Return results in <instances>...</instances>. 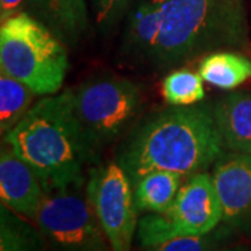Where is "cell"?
<instances>
[{
    "instance_id": "4fadbf2b",
    "label": "cell",
    "mask_w": 251,
    "mask_h": 251,
    "mask_svg": "<svg viewBox=\"0 0 251 251\" xmlns=\"http://www.w3.org/2000/svg\"><path fill=\"white\" fill-rule=\"evenodd\" d=\"M162 27L161 0H140L130 13L125 34L126 53L148 60Z\"/></svg>"
},
{
    "instance_id": "8992f818",
    "label": "cell",
    "mask_w": 251,
    "mask_h": 251,
    "mask_svg": "<svg viewBox=\"0 0 251 251\" xmlns=\"http://www.w3.org/2000/svg\"><path fill=\"white\" fill-rule=\"evenodd\" d=\"M224 209L211 173L188 177L172 205L161 214H147L138 221L137 239L147 249L181 236H201L222 225Z\"/></svg>"
},
{
    "instance_id": "e0dca14e",
    "label": "cell",
    "mask_w": 251,
    "mask_h": 251,
    "mask_svg": "<svg viewBox=\"0 0 251 251\" xmlns=\"http://www.w3.org/2000/svg\"><path fill=\"white\" fill-rule=\"evenodd\" d=\"M35 92L25 84L0 72V133L1 137L23 120L34 106Z\"/></svg>"
},
{
    "instance_id": "5bb4252c",
    "label": "cell",
    "mask_w": 251,
    "mask_h": 251,
    "mask_svg": "<svg viewBox=\"0 0 251 251\" xmlns=\"http://www.w3.org/2000/svg\"><path fill=\"white\" fill-rule=\"evenodd\" d=\"M186 180L187 179L179 173L168 171H153L143 175L133 183L138 212H165L175 201Z\"/></svg>"
},
{
    "instance_id": "9a60e30c",
    "label": "cell",
    "mask_w": 251,
    "mask_h": 251,
    "mask_svg": "<svg viewBox=\"0 0 251 251\" xmlns=\"http://www.w3.org/2000/svg\"><path fill=\"white\" fill-rule=\"evenodd\" d=\"M204 82L219 90H234L251 78V60L234 50L206 54L198 66Z\"/></svg>"
},
{
    "instance_id": "7402d4cb",
    "label": "cell",
    "mask_w": 251,
    "mask_h": 251,
    "mask_svg": "<svg viewBox=\"0 0 251 251\" xmlns=\"http://www.w3.org/2000/svg\"><path fill=\"white\" fill-rule=\"evenodd\" d=\"M219 251H244V249H242V247H224Z\"/></svg>"
},
{
    "instance_id": "44dd1931",
    "label": "cell",
    "mask_w": 251,
    "mask_h": 251,
    "mask_svg": "<svg viewBox=\"0 0 251 251\" xmlns=\"http://www.w3.org/2000/svg\"><path fill=\"white\" fill-rule=\"evenodd\" d=\"M25 6H28V0H0V21L24 11Z\"/></svg>"
},
{
    "instance_id": "d6986e66",
    "label": "cell",
    "mask_w": 251,
    "mask_h": 251,
    "mask_svg": "<svg viewBox=\"0 0 251 251\" xmlns=\"http://www.w3.org/2000/svg\"><path fill=\"white\" fill-rule=\"evenodd\" d=\"M229 232H232V229L224 225V227L218 226L215 230L201 236L175 237L147 247V251H219L224 249L222 244L227 240Z\"/></svg>"
},
{
    "instance_id": "2e32d148",
    "label": "cell",
    "mask_w": 251,
    "mask_h": 251,
    "mask_svg": "<svg viewBox=\"0 0 251 251\" xmlns=\"http://www.w3.org/2000/svg\"><path fill=\"white\" fill-rule=\"evenodd\" d=\"M27 219L0 205V251H45V236Z\"/></svg>"
},
{
    "instance_id": "30bf717a",
    "label": "cell",
    "mask_w": 251,
    "mask_h": 251,
    "mask_svg": "<svg viewBox=\"0 0 251 251\" xmlns=\"http://www.w3.org/2000/svg\"><path fill=\"white\" fill-rule=\"evenodd\" d=\"M44 194L45 187L32 166L3 141L0 151L1 204L34 221Z\"/></svg>"
},
{
    "instance_id": "9c48e42d",
    "label": "cell",
    "mask_w": 251,
    "mask_h": 251,
    "mask_svg": "<svg viewBox=\"0 0 251 251\" xmlns=\"http://www.w3.org/2000/svg\"><path fill=\"white\" fill-rule=\"evenodd\" d=\"M211 175L224 209L222 224L251 237V155L224 151Z\"/></svg>"
},
{
    "instance_id": "ba28073f",
    "label": "cell",
    "mask_w": 251,
    "mask_h": 251,
    "mask_svg": "<svg viewBox=\"0 0 251 251\" xmlns=\"http://www.w3.org/2000/svg\"><path fill=\"white\" fill-rule=\"evenodd\" d=\"M85 190L110 251H133L140 219L133 183L123 168L117 162L92 168Z\"/></svg>"
},
{
    "instance_id": "8fae6325",
    "label": "cell",
    "mask_w": 251,
    "mask_h": 251,
    "mask_svg": "<svg viewBox=\"0 0 251 251\" xmlns=\"http://www.w3.org/2000/svg\"><path fill=\"white\" fill-rule=\"evenodd\" d=\"M211 106L222 150L251 155V91L229 92Z\"/></svg>"
},
{
    "instance_id": "ffe728a7",
    "label": "cell",
    "mask_w": 251,
    "mask_h": 251,
    "mask_svg": "<svg viewBox=\"0 0 251 251\" xmlns=\"http://www.w3.org/2000/svg\"><path fill=\"white\" fill-rule=\"evenodd\" d=\"M133 0H95L97 23L100 28L113 25Z\"/></svg>"
},
{
    "instance_id": "ac0fdd59",
    "label": "cell",
    "mask_w": 251,
    "mask_h": 251,
    "mask_svg": "<svg viewBox=\"0 0 251 251\" xmlns=\"http://www.w3.org/2000/svg\"><path fill=\"white\" fill-rule=\"evenodd\" d=\"M200 73L187 69L171 72L162 81V95L171 106H190L202 102L205 91Z\"/></svg>"
},
{
    "instance_id": "5b68a950",
    "label": "cell",
    "mask_w": 251,
    "mask_h": 251,
    "mask_svg": "<svg viewBox=\"0 0 251 251\" xmlns=\"http://www.w3.org/2000/svg\"><path fill=\"white\" fill-rule=\"evenodd\" d=\"M87 176L45 187L36 226L59 251H109L108 240L87 197Z\"/></svg>"
},
{
    "instance_id": "7a4b0ae2",
    "label": "cell",
    "mask_w": 251,
    "mask_h": 251,
    "mask_svg": "<svg viewBox=\"0 0 251 251\" xmlns=\"http://www.w3.org/2000/svg\"><path fill=\"white\" fill-rule=\"evenodd\" d=\"M3 141L32 166L44 187L84 177L98 158L74 110L72 90L39 99Z\"/></svg>"
},
{
    "instance_id": "6da1fadb",
    "label": "cell",
    "mask_w": 251,
    "mask_h": 251,
    "mask_svg": "<svg viewBox=\"0 0 251 251\" xmlns=\"http://www.w3.org/2000/svg\"><path fill=\"white\" fill-rule=\"evenodd\" d=\"M224 152L209 103L169 106L147 117L127 137L116 162L131 183L153 171L186 179L206 172Z\"/></svg>"
},
{
    "instance_id": "7c38bea8",
    "label": "cell",
    "mask_w": 251,
    "mask_h": 251,
    "mask_svg": "<svg viewBox=\"0 0 251 251\" xmlns=\"http://www.w3.org/2000/svg\"><path fill=\"white\" fill-rule=\"evenodd\" d=\"M28 6L67 46L77 45L88 28L85 0H28Z\"/></svg>"
},
{
    "instance_id": "52a82bcc",
    "label": "cell",
    "mask_w": 251,
    "mask_h": 251,
    "mask_svg": "<svg viewBox=\"0 0 251 251\" xmlns=\"http://www.w3.org/2000/svg\"><path fill=\"white\" fill-rule=\"evenodd\" d=\"M74 110L99 152L123 134L143 103L140 87L122 77H100L72 90Z\"/></svg>"
},
{
    "instance_id": "277c9868",
    "label": "cell",
    "mask_w": 251,
    "mask_h": 251,
    "mask_svg": "<svg viewBox=\"0 0 251 251\" xmlns=\"http://www.w3.org/2000/svg\"><path fill=\"white\" fill-rule=\"evenodd\" d=\"M66 44L34 17L21 11L1 21L0 69L39 97L62 90L69 72Z\"/></svg>"
},
{
    "instance_id": "3957f363",
    "label": "cell",
    "mask_w": 251,
    "mask_h": 251,
    "mask_svg": "<svg viewBox=\"0 0 251 251\" xmlns=\"http://www.w3.org/2000/svg\"><path fill=\"white\" fill-rule=\"evenodd\" d=\"M162 27L148 62L166 72L221 50L249 45L243 0H161Z\"/></svg>"
}]
</instances>
